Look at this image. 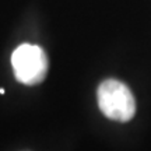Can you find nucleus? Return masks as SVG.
<instances>
[{
	"mask_svg": "<svg viewBox=\"0 0 151 151\" xmlns=\"http://www.w3.org/2000/svg\"><path fill=\"white\" fill-rule=\"evenodd\" d=\"M98 106L108 119L127 122L136 113V101L129 87L118 80H105L98 87Z\"/></svg>",
	"mask_w": 151,
	"mask_h": 151,
	"instance_id": "obj_1",
	"label": "nucleus"
},
{
	"mask_svg": "<svg viewBox=\"0 0 151 151\" xmlns=\"http://www.w3.org/2000/svg\"><path fill=\"white\" fill-rule=\"evenodd\" d=\"M14 76L25 86H35L45 80L48 73V58L42 48L22 43L11 55Z\"/></svg>",
	"mask_w": 151,
	"mask_h": 151,
	"instance_id": "obj_2",
	"label": "nucleus"
}]
</instances>
